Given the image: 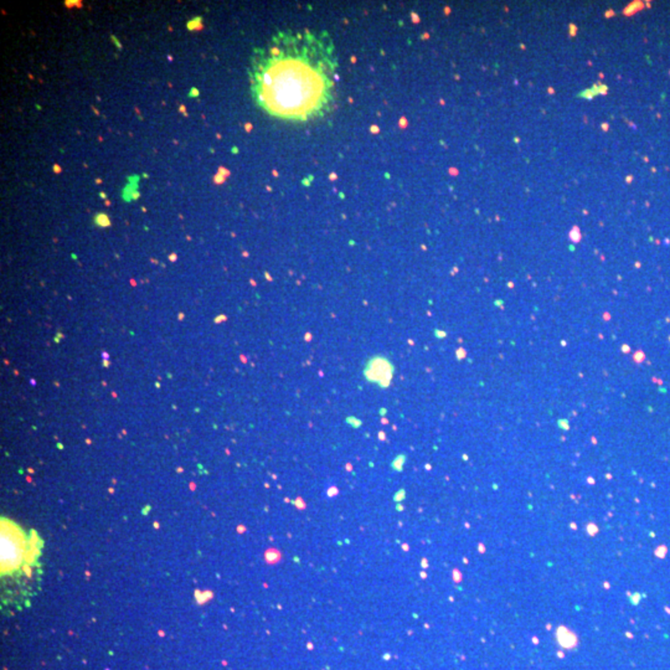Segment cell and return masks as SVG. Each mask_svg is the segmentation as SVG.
<instances>
[{
	"mask_svg": "<svg viewBox=\"0 0 670 670\" xmlns=\"http://www.w3.org/2000/svg\"><path fill=\"white\" fill-rule=\"evenodd\" d=\"M337 70L328 34L307 29L278 34L252 59L253 98L273 117L308 122L333 105Z\"/></svg>",
	"mask_w": 670,
	"mask_h": 670,
	"instance_id": "1",
	"label": "cell"
},
{
	"mask_svg": "<svg viewBox=\"0 0 670 670\" xmlns=\"http://www.w3.org/2000/svg\"><path fill=\"white\" fill-rule=\"evenodd\" d=\"M43 542L9 519L1 518V604L6 612L24 609L41 579Z\"/></svg>",
	"mask_w": 670,
	"mask_h": 670,
	"instance_id": "2",
	"label": "cell"
},
{
	"mask_svg": "<svg viewBox=\"0 0 670 670\" xmlns=\"http://www.w3.org/2000/svg\"><path fill=\"white\" fill-rule=\"evenodd\" d=\"M394 364L384 355H372L364 365V377L380 387H387L394 377Z\"/></svg>",
	"mask_w": 670,
	"mask_h": 670,
	"instance_id": "3",
	"label": "cell"
}]
</instances>
